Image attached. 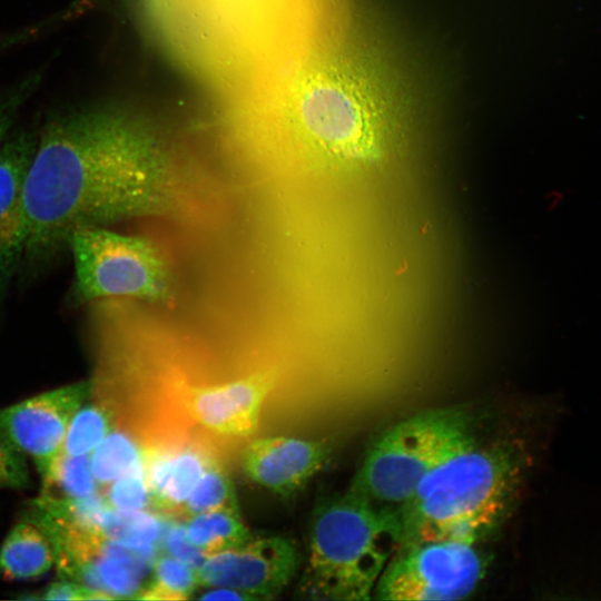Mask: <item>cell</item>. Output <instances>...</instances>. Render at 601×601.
<instances>
[{"label": "cell", "mask_w": 601, "mask_h": 601, "mask_svg": "<svg viewBox=\"0 0 601 601\" xmlns=\"http://www.w3.org/2000/svg\"><path fill=\"white\" fill-rule=\"evenodd\" d=\"M46 600H111V598L98 590L88 588L73 580L61 578L50 584L42 597Z\"/></svg>", "instance_id": "cell-26"}, {"label": "cell", "mask_w": 601, "mask_h": 601, "mask_svg": "<svg viewBox=\"0 0 601 601\" xmlns=\"http://www.w3.org/2000/svg\"><path fill=\"white\" fill-rule=\"evenodd\" d=\"M142 456V449L125 430L109 432L97 445L91 460L92 474L100 484H108L130 469Z\"/></svg>", "instance_id": "cell-19"}, {"label": "cell", "mask_w": 601, "mask_h": 601, "mask_svg": "<svg viewBox=\"0 0 601 601\" xmlns=\"http://www.w3.org/2000/svg\"><path fill=\"white\" fill-rule=\"evenodd\" d=\"M298 556L282 536L248 539L205 559L197 569L199 585L236 590L249 600L272 599L290 581Z\"/></svg>", "instance_id": "cell-10"}, {"label": "cell", "mask_w": 601, "mask_h": 601, "mask_svg": "<svg viewBox=\"0 0 601 601\" xmlns=\"http://www.w3.org/2000/svg\"><path fill=\"white\" fill-rule=\"evenodd\" d=\"M161 541L169 555L194 569H198L206 559L203 551L190 542L186 526L181 524H171Z\"/></svg>", "instance_id": "cell-25"}, {"label": "cell", "mask_w": 601, "mask_h": 601, "mask_svg": "<svg viewBox=\"0 0 601 601\" xmlns=\"http://www.w3.org/2000/svg\"><path fill=\"white\" fill-rule=\"evenodd\" d=\"M30 485L24 455L0 440V487L21 490Z\"/></svg>", "instance_id": "cell-24"}, {"label": "cell", "mask_w": 601, "mask_h": 601, "mask_svg": "<svg viewBox=\"0 0 601 601\" xmlns=\"http://www.w3.org/2000/svg\"><path fill=\"white\" fill-rule=\"evenodd\" d=\"M53 564L55 553L48 535L27 518L10 530L0 549V571L8 579H36Z\"/></svg>", "instance_id": "cell-14"}, {"label": "cell", "mask_w": 601, "mask_h": 601, "mask_svg": "<svg viewBox=\"0 0 601 601\" xmlns=\"http://www.w3.org/2000/svg\"><path fill=\"white\" fill-rule=\"evenodd\" d=\"M112 423L114 416L104 404L97 401L82 404L70 420L61 454L78 456L93 451L110 432Z\"/></svg>", "instance_id": "cell-18"}, {"label": "cell", "mask_w": 601, "mask_h": 601, "mask_svg": "<svg viewBox=\"0 0 601 601\" xmlns=\"http://www.w3.org/2000/svg\"><path fill=\"white\" fill-rule=\"evenodd\" d=\"M68 252L75 270L67 297L70 306L120 298L167 303L171 298L170 272L146 237L105 226L83 227L70 236Z\"/></svg>", "instance_id": "cell-6"}, {"label": "cell", "mask_w": 601, "mask_h": 601, "mask_svg": "<svg viewBox=\"0 0 601 601\" xmlns=\"http://www.w3.org/2000/svg\"><path fill=\"white\" fill-rule=\"evenodd\" d=\"M104 534L134 549L156 548L162 525L158 518L142 510L109 509L100 525Z\"/></svg>", "instance_id": "cell-16"}, {"label": "cell", "mask_w": 601, "mask_h": 601, "mask_svg": "<svg viewBox=\"0 0 601 601\" xmlns=\"http://www.w3.org/2000/svg\"><path fill=\"white\" fill-rule=\"evenodd\" d=\"M329 452L324 441L265 436L246 444L240 463L243 472L254 483L289 497L321 470Z\"/></svg>", "instance_id": "cell-12"}, {"label": "cell", "mask_w": 601, "mask_h": 601, "mask_svg": "<svg viewBox=\"0 0 601 601\" xmlns=\"http://www.w3.org/2000/svg\"><path fill=\"white\" fill-rule=\"evenodd\" d=\"M90 393V380L78 381L0 410V440L32 460L42 483L61 456L71 417Z\"/></svg>", "instance_id": "cell-9"}, {"label": "cell", "mask_w": 601, "mask_h": 601, "mask_svg": "<svg viewBox=\"0 0 601 601\" xmlns=\"http://www.w3.org/2000/svg\"><path fill=\"white\" fill-rule=\"evenodd\" d=\"M217 459L195 439H165L142 450L145 480L151 503L166 513L180 514L183 506Z\"/></svg>", "instance_id": "cell-13"}, {"label": "cell", "mask_w": 601, "mask_h": 601, "mask_svg": "<svg viewBox=\"0 0 601 601\" xmlns=\"http://www.w3.org/2000/svg\"><path fill=\"white\" fill-rule=\"evenodd\" d=\"M152 571L155 579L135 599L138 600H187L199 585L197 569L174 556H156Z\"/></svg>", "instance_id": "cell-17"}, {"label": "cell", "mask_w": 601, "mask_h": 601, "mask_svg": "<svg viewBox=\"0 0 601 601\" xmlns=\"http://www.w3.org/2000/svg\"><path fill=\"white\" fill-rule=\"evenodd\" d=\"M37 134L12 130L0 145V307L20 272L28 235L26 179Z\"/></svg>", "instance_id": "cell-11"}, {"label": "cell", "mask_w": 601, "mask_h": 601, "mask_svg": "<svg viewBox=\"0 0 601 601\" xmlns=\"http://www.w3.org/2000/svg\"><path fill=\"white\" fill-rule=\"evenodd\" d=\"M102 496L111 509H145L151 500L145 480L142 456L130 469L117 477Z\"/></svg>", "instance_id": "cell-22"}, {"label": "cell", "mask_w": 601, "mask_h": 601, "mask_svg": "<svg viewBox=\"0 0 601 601\" xmlns=\"http://www.w3.org/2000/svg\"><path fill=\"white\" fill-rule=\"evenodd\" d=\"M484 562L475 544L426 541L401 545L374 589L393 601L462 600L480 584Z\"/></svg>", "instance_id": "cell-8"}, {"label": "cell", "mask_w": 601, "mask_h": 601, "mask_svg": "<svg viewBox=\"0 0 601 601\" xmlns=\"http://www.w3.org/2000/svg\"><path fill=\"white\" fill-rule=\"evenodd\" d=\"M365 58L347 51L325 55L294 80L285 125L312 160L342 168L374 164L403 126V98Z\"/></svg>", "instance_id": "cell-2"}, {"label": "cell", "mask_w": 601, "mask_h": 601, "mask_svg": "<svg viewBox=\"0 0 601 601\" xmlns=\"http://www.w3.org/2000/svg\"><path fill=\"white\" fill-rule=\"evenodd\" d=\"M57 497H83L97 493L88 454H61L51 476L42 483V494Z\"/></svg>", "instance_id": "cell-21"}, {"label": "cell", "mask_w": 601, "mask_h": 601, "mask_svg": "<svg viewBox=\"0 0 601 601\" xmlns=\"http://www.w3.org/2000/svg\"><path fill=\"white\" fill-rule=\"evenodd\" d=\"M185 187L164 142L128 115L81 108L53 116L37 134L26 179L20 272L35 276L50 265L77 229L173 214Z\"/></svg>", "instance_id": "cell-1"}, {"label": "cell", "mask_w": 601, "mask_h": 601, "mask_svg": "<svg viewBox=\"0 0 601 601\" xmlns=\"http://www.w3.org/2000/svg\"><path fill=\"white\" fill-rule=\"evenodd\" d=\"M276 370L210 383L175 382L165 405L200 439L242 441L257 430L263 407L278 384Z\"/></svg>", "instance_id": "cell-7"}, {"label": "cell", "mask_w": 601, "mask_h": 601, "mask_svg": "<svg viewBox=\"0 0 601 601\" xmlns=\"http://www.w3.org/2000/svg\"><path fill=\"white\" fill-rule=\"evenodd\" d=\"M516 457L470 442L431 470L396 508L401 545L426 541L475 544L503 518L511 502Z\"/></svg>", "instance_id": "cell-3"}, {"label": "cell", "mask_w": 601, "mask_h": 601, "mask_svg": "<svg viewBox=\"0 0 601 601\" xmlns=\"http://www.w3.org/2000/svg\"><path fill=\"white\" fill-rule=\"evenodd\" d=\"M221 509H238V506L231 480L216 460L204 472L180 514L190 518Z\"/></svg>", "instance_id": "cell-20"}, {"label": "cell", "mask_w": 601, "mask_h": 601, "mask_svg": "<svg viewBox=\"0 0 601 601\" xmlns=\"http://www.w3.org/2000/svg\"><path fill=\"white\" fill-rule=\"evenodd\" d=\"M201 600H249L247 595L233 589L216 587L199 597Z\"/></svg>", "instance_id": "cell-27"}, {"label": "cell", "mask_w": 601, "mask_h": 601, "mask_svg": "<svg viewBox=\"0 0 601 601\" xmlns=\"http://www.w3.org/2000/svg\"><path fill=\"white\" fill-rule=\"evenodd\" d=\"M186 533L206 558L242 544L250 538L238 509H221L193 515L188 518Z\"/></svg>", "instance_id": "cell-15"}, {"label": "cell", "mask_w": 601, "mask_h": 601, "mask_svg": "<svg viewBox=\"0 0 601 601\" xmlns=\"http://www.w3.org/2000/svg\"><path fill=\"white\" fill-rule=\"evenodd\" d=\"M402 543L396 508L347 491L314 511L299 593L312 599H373L385 566Z\"/></svg>", "instance_id": "cell-4"}, {"label": "cell", "mask_w": 601, "mask_h": 601, "mask_svg": "<svg viewBox=\"0 0 601 601\" xmlns=\"http://www.w3.org/2000/svg\"><path fill=\"white\" fill-rule=\"evenodd\" d=\"M41 73L33 72L0 93V145L12 131L22 107L36 91Z\"/></svg>", "instance_id": "cell-23"}, {"label": "cell", "mask_w": 601, "mask_h": 601, "mask_svg": "<svg viewBox=\"0 0 601 601\" xmlns=\"http://www.w3.org/2000/svg\"><path fill=\"white\" fill-rule=\"evenodd\" d=\"M472 441L465 417L456 411L406 417L371 444L349 491L378 505L398 508L431 470Z\"/></svg>", "instance_id": "cell-5"}]
</instances>
